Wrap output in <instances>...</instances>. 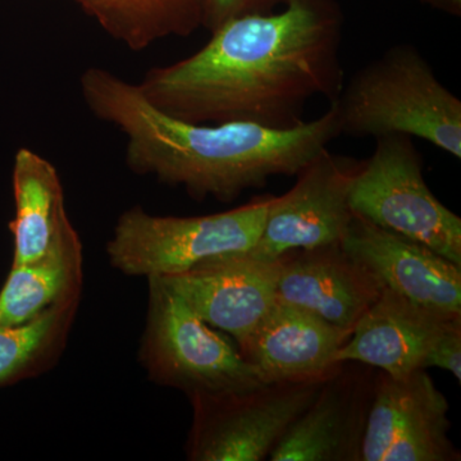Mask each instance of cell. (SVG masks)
<instances>
[{"label":"cell","instance_id":"cell-1","mask_svg":"<svg viewBox=\"0 0 461 461\" xmlns=\"http://www.w3.org/2000/svg\"><path fill=\"white\" fill-rule=\"evenodd\" d=\"M202 50L149 69L145 99L189 123L251 122L291 129L315 96L342 89L344 14L336 0H288L280 12L245 14L218 27Z\"/></svg>","mask_w":461,"mask_h":461},{"label":"cell","instance_id":"cell-5","mask_svg":"<svg viewBox=\"0 0 461 461\" xmlns=\"http://www.w3.org/2000/svg\"><path fill=\"white\" fill-rule=\"evenodd\" d=\"M141 366L159 386L187 397L220 395L262 386L238 345L205 323L159 277H149Z\"/></svg>","mask_w":461,"mask_h":461},{"label":"cell","instance_id":"cell-19","mask_svg":"<svg viewBox=\"0 0 461 461\" xmlns=\"http://www.w3.org/2000/svg\"><path fill=\"white\" fill-rule=\"evenodd\" d=\"M80 295L68 297L32 320L0 326V386L50 368L65 350Z\"/></svg>","mask_w":461,"mask_h":461},{"label":"cell","instance_id":"cell-18","mask_svg":"<svg viewBox=\"0 0 461 461\" xmlns=\"http://www.w3.org/2000/svg\"><path fill=\"white\" fill-rule=\"evenodd\" d=\"M103 32L130 50L168 38H187L203 26L205 0H74Z\"/></svg>","mask_w":461,"mask_h":461},{"label":"cell","instance_id":"cell-3","mask_svg":"<svg viewBox=\"0 0 461 461\" xmlns=\"http://www.w3.org/2000/svg\"><path fill=\"white\" fill-rule=\"evenodd\" d=\"M339 132L350 138L406 135L461 159V102L415 45L388 48L342 85Z\"/></svg>","mask_w":461,"mask_h":461},{"label":"cell","instance_id":"cell-15","mask_svg":"<svg viewBox=\"0 0 461 461\" xmlns=\"http://www.w3.org/2000/svg\"><path fill=\"white\" fill-rule=\"evenodd\" d=\"M451 317L384 287L377 302L355 324L335 362L362 363L391 377H402L421 368L430 344Z\"/></svg>","mask_w":461,"mask_h":461},{"label":"cell","instance_id":"cell-13","mask_svg":"<svg viewBox=\"0 0 461 461\" xmlns=\"http://www.w3.org/2000/svg\"><path fill=\"white\" fill-rule=\"evenodd\" d=\"M280 260L277 302L304 309L350 335L384 288L341 242L290 251Z\"/></svg>","mask_w":461,"mask_h":461},{"label":"cell","instance_id":"cell-7","mask_svg":"<svg viewBox=\"0 0 461 461\" xmlns=\"http://www.w3.org/2000/svg\"><path fill=\"white\" fill-rule=\"evenodd\" d=\"M327 375L220 395L190 396L194 417L185 446L187 460L268 459L320 393Z\"/></svg>","mask_w":461,"mask_h":461},{"label":"cell","instance_id":"cell-16","mask_svg":"<svg viewBox=\"0 0 461 461\" xmlns=\"http://www.w3.org/2000/svg\"><path fill=\"white\" fill-rule=\"evenodd\" d=\"M16 214L9 223L14 235V264L33 262L56 247L74 224L66 208L59 173L50 160L21 148L12 172Z\"/></svg>","mask_w":461,"mask_h":461},{"label":"cell","instance_id":"cell-10","mask_svg":"<svg viewBox=\"0 0 461 461\" xmlns=\"http://www.w3.org/2000/svg\"><path fill=\"white\" fill-rule=\"evenodd\" d=\"M375 377L372 366L366 364L339 363L268 460L362 461Z\"/></svg>","mask_w":461,"mask_h":461},{"label":"cell","instance_id":"cell-2","mask_svg":"<svg viewBox=\"0 0 461 461\" xmlns=\"http://www.w3.org/2000/svg\"><path fill=\"white\" fill-rule=\"evenodd\" d=\"M80 91L94 117L126 139V165L182 187L191 198L232 203L248 190L263 189L275 176H296L341 135L338 109L291 129L251 122L189 123L154 108L138 85L102 67L80 76Z\"/></svg>","mask_w":461,"mask_h":461},{"label":"cell","instance_id":"cell-4","mask_svg":"<svg viewBox=\"0 0 461 461\" xmlns=\"http://www.w3.org/2000/svg\"><path fill=\"white\" fill-rule=\"evenodd\" d=\"M271 199L257 196L232 211L198 217L154 215L132 206L115 223L109 262L132 277H166L211 258L250 251L262 235Z\"/></svg>","mask_w":461,"mask_h":461},{"label":"cell","instance_id":"cell-21","mask_svg":"<svg viewBox=\"0 0 461 461\" xmlns=\"http://www.w3.org/2000/svg\"><path fill=\"white\" fill-rule=\"evenodd\" d=\"M288 0H205L203 27L213 32L230 18L245 14H269L284 7Z\"/></svg>","mask_w":461,"mask_h":461},{"label":"cell","instance_id":"cell-12","mask_svg":"<svg viewBox=\"0 0 461 461\" xmlns=\"http://www.w3.org/2000/svg\"><path fill=\"white\" fill-rule=\"evenodd\" d=\"M341 247L393 293L439 314H461V268L436 251L354 214Z\"/></svg>","mask_w":461,"mask_h":461},{"label":"cell","instance_id":"cell-17","mask_svg":"<svg viewBox=\"0 0 461 461\" xmlns=\"http://www.w3.org/2000/svg\"><path fill=\"white\" fill-rule=\"evenodd\" d=\"M84 253L75 227L45 256L12 266L0 291V326L20 324L51 305L81 295Z\"/></svg>","mask_w":461,"mask_h":461},{"label":"cell","instance_id":"cell-11","mask_svg":"<svg viewBox=\"0 0 461 461\" xmlns=\"http://www.w3.org/2000/svg\"><path fill=\"white\" fill-rule=\"evenodd\" d=\"M280 275V259H260L245 251L159 278L205 323L229 333L238 345L277 302Z\"/></svg>","mask_w":461,"mask_h":461},{"label":"cell","instance_id":"cell-6","mask_svg":"<svg viewBox=\"0 0 461 461\" xmlns=\"http://www.w3.org/2000/svg\"><path fill=\"white\" fill-rule=\"evenodd\" d=\"M423 157L411 136L375 139L351 184L348 203L359 217L420 242L461 268V218L433 195Z\"/></svg>","mask_w":461,"mask_h":461},{"label":"cell","instance_id":"cell-8","mask_svg":"<svg viewBox=\"0 0 461 461\" xmlns=\"http://www.w3.org/2000/svg\"><path fill=\"white\" fill-rule=\"evenodd\" d=\"M362 165L323 149L297 173L293 189L272 196L262 235L249 253L278 260L290 251L341 242L354 215L348 194Z\"/></svg>","mask_w":461,"mask_h":461},{"label":"cell","instance_id":"cell-20","mask_svg":"<svg viewBox=\"0 0 461 461\" xmlns=\"http://www.w3.org/2000/svg\"><path fill=\"white\" fill-rule=\"evenodd\" d=\"M432 366L450 372L460 384L461 314L448 318L430 344L421 363V368L427 371Z\"/></svg>","mask_w":461,"mask_h":461},{"label":"cell","instance_id":"cell-9","mask_svg":"<svg viewBox=\"0 0 461 461\" xmlns=\"http://www.w3.org/2000/svg\"><path fill=\"white\" fill-rule=\"evenodd\" d=\"M447 399L426 369L402 377L381 372L362 445V461H459Z\"/></svg>","mask_w":461,"mask_h":461},{"label":"cell","instance_id":"cell-22","mask_svg":"<svg viewBox=\"0 0 461 461\" xmlns=\"http://www.w3.org/2000/svg\"><path fill=\"white\" fill-rule=\"evenodd\" d=\"M420 2L450 16H461V0H420Z\"/></svg>","mask_w":461,"mask_h":461},{"label":"cell","instance_id":"cell-14","mask_svg":"<svg viewBox=\"0 0 461 461\" xmlns=\"http://www.w3.org/2000/svg\"><path fill=\"white\" fill-rule=\"evenodd\" d=\"M350 336L304 309L276 302L238 348L263 384H284L329 375Z\"/></svg>","mask_w":461,"mask_h":461}]
</instances>
